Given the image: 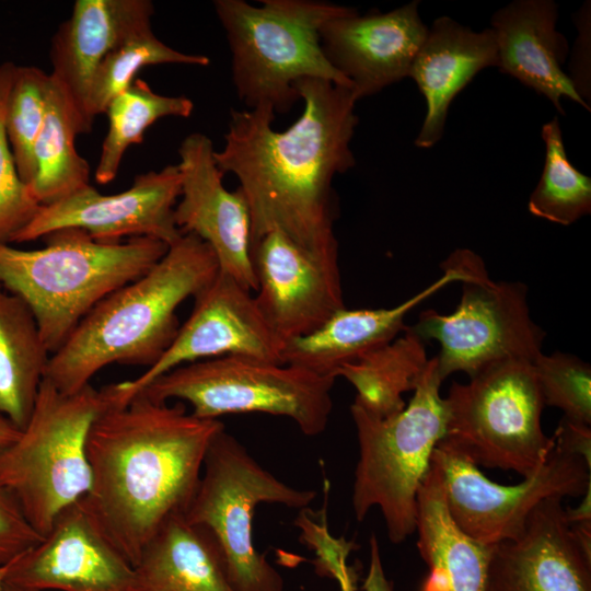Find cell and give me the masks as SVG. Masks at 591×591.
<instances>
[{
	"mask_svg": "<svg viewBox=\"0 0 591 591\" xmlns=\"http://www.w3.org/2000/svg\"><path fill=\"white\" fill-rule=\"evenodd\" d=\"M179 195L177 164L139 174L119 194L104 195L89 184L58 201L40 206L11 243L30 242L60 229L74 228L105 243L151 237L170 245L183 234L174 220Z\"/></svg>",
	"mask_w": 591,
	"mask_h": 591,
	"instance_id": "cell-14",
	"label": "cell"
},
{
	"mask_svg": "<svg viewBox=\"0 0 591 591\" xmlns=\"http://www.w3.org/2000/svg\"><path fill=\"white\" fill-rule=\"evenodd\" d=\"M5 582L32 591H134L135 568L78 501L10 561Z\"/></svg>",
	"mask_w": 591,
	"mask_h": 591,
	"instance_id": "cell-17",
	"label": "cell"
},
{
	"mask_svg": "<svg viewBox=\"0 0 591 591\" xmlns=\"http://www.w3.org/2000/svg\"><path fill=\"white\" fill-rule=\"evenodd\" d=\"M162 63L206 67L210 59L205 55L178 51L147 27L115 47L97 67L88 97L91 117L105 113L111 101L134 82L140 69Z\"/></svg>",
	"mask_w": 591,
	"mask_h": 591,
	"instance_id": "cell-31",
	"label": "cell"
},
{
	"mask_svg": "<svg viewBox=\"0 0 591 591\" xmlns=\"http://www.w3.org/2000/svg\"><path fill=\"white\" fill-rule=\"evenodd\" d=\"M418 7L415 0L385 13L366 15L355 9L321 27L326 59L350 82L358 101L408 77L428 33Z\"/></svg>",
	"mask_w": 591,
	"mask_h": 591,
	"instance_id": "cell-18",
	"label": "cell"
},
{
	"mask_svg": "<svg viewBox=\"0 0 591 591\" xmlns=\"http://www.w3.org/2000/svg\"><path fill=\"white\" fill-rule=\"evenodd\" d=\"M50 354L27 304L0 285V417L22 430Z\"/></svg>",
	"mask_w": 591,
	"mask_h": 591,
	"instance_id": "cell-26",
	"label": "cell"
},
{
	"mask_svg": "<svg viewBox=\"0 0 591 591\" xmlns=\"http://www.w3.org/2000/svg\"><path fill=\"white\" fill-rule=\"evenodd\" d=\"M80 134L85 130L79 117L50 78L46 117L34 148L36 174L28 186L40 206L90 184L88 161L76 149Z\"/></svg>",
	"mask_w": 591,
	"mask_h": 591,
	"instance_id": "cell-28",
	"label": "cell"
},
{
	"mask_svg": "<svg viewBox=\"0 0 591 591\" xmlns=\"http://www.w3.org/2000/svg\"><path fill=\"white\" fill-rule=\"evenodd\" d=\"M441 269L443 275L439 279L393 308L336 311L315 331L285 341L282 363L336 379L345 366L396 338L406 328V315L420 302L464 278L450 257L441 263Z\"/></svg>",
	"mask_w": 591,
	"mask_h": 591,
	"instance_id": "cell-21",
	"label": "cell"
},
{
	"mask_svg": "<svg viewBox=\"0 0 591 591\" xmlns=\"http://www.w3.org/2000/svg\"><path fill=\"white\" fill-rule=\"evenodd\" d=\"M315 497L314 490L294 488L275 477L224 428L207 450L184 517L212 534L235 591H283L280 573L254 546V510L262 502L305 508Z\"/></svg>",
	"mask_w": 591,
	"mask_h": 591,
	"instance_id": "cell-8",
	"label": "cell"
},
{
	"mask_svg": "<svg viewBox=\"0 0 591 591\" xmlns=\"http://www.w3.org/2000/svg\"><path fill=\"white\" fill-rule=\"evenodd\" d=\"M20 432L21 430L15 428L9 420L0 417V449L12 443Z\"/></svg>",
	"mask_w": 591,
	"mask_h": 591,
	"instance_id": "cell-39",
	"label": "cell"
},
{
	"mask_svg": "<svg viewBox=\"0 0 591 591\" xmlns=\"http://www.w3.org/2000/svg\"><path fill=\"white\" fill-rule=\"evenodd\" d=\"M436 358L428 360L399 413L375 417L351 404L359 459L352 508L358 521L378 507L394 544L416 531L417 496L434 448L445 434L448 408Z\"/></svg>",
	"mask_w": 591,
	"mask_h": 591,
	"instance_id": "cell-6",
	"label": "cell"
},
{
	"mask_svg": "<svg viewBox=\"0 0 591 591\" xmlns=\"http://www.w3.org/2000/svg\"><path fill=\"white\" fill-rule=\"evenodd\" d=\"M533 368L545 406L557 407L567 420L591 426V367L579 357L541 352Z\"/></svg>",
	"mask_w": 591,
	"mask_h": 591,
	"instance_id": "cell-33",
	"label": "cell"
},
{
	"mask_svg": "<svg viewBox=\"0 0 591 591\" xmlns=\"http://www.w3.org/2000/svg\"><path fill=\"white\" fill-rule=\"evenodd\" d=\"M488 67H498L493 28L476 32L449 16L434 20L408 72L427 105L417 148L429 149L441 139L453 99Z\"/></svg>",
	"mask_w": 591,
	"mask_h": 591,
	"instance_id": "cell-23",
	"label": "cell"
},
{
	"mask_svg": "<svg viewBox=\"0 0 591 591\" xmlns=\"http://www.w3.org/2000/svg\"><path fill=\"white\" fill-rule=\"evenodd\" d=\"M50 77L34 66H16L4 107V128L21 179L36 174L34 148L45 121Z\"/></svg>",
	"mask_w": 591,
	"mask_h": 591,
	"instance_id": "cell-32",
	"label": "cell"
},
{
	"mask_svg": "<svg viewBox=\"0 0 591 591\" xmlns=\"http://www.w3.org/2000/svg\"><path fill=\"white\" fill-rule=\"evenodd\" d=\"M542 139L546 148L544 167L528 209L534 217L570 225L591 213V178L569 161L557 117L542 126Z\"/></svg>",
	"mask_w": 591,
	"mask_h": 591,
	"instance_id": "cell-30",
	"label": "cell"
},
{
	"mask_svg": "<svg viewBox=\"0 0 591 591\" xmlns=\"http://www.w3.org/2000/svg\"><path fill=\"white\" fill-rule=\"evenodd\" d=\"M256 304L282 341L318 328L344 309L339 264L323 262L273 230L251 245Z\"/></svg>",
	"mask_w": 591,
	"mask_h": 591,
	"instance_id": "cell-16",
	"label": "cell"
},
{
	"mask_svg": "<svg viewBox=\"0 0 591 591\" xmlns=\"http://www.w3.org/2000/svg\"><path fill=\"white\" fill-rule=\"evenodd\" d=\"M4 591H32V590H26V589L15 587V586H12V584H9V583L5 582Z\"/></svg>",
	"mask_w": 591,
	"mask_h": 591,
	"instance_id": "cell-41",
	"label": "cell"
},
{
	"mask_svg": "<svg viewBox=\"0 0 591 591\" xmlns=\"http://www.w3.org/2000/svg\"><path fill=\"white\" fill-rule=\"evenodd\" d=\"M219 419L196 417L182 402L142 393L105 407L86 438L91 487L79 500L109 543L135 566L150 538L184 513L200 479Z\"/></svg>",
	"mask_w": 591,
	"mask_h": 591,
	"instance_id": "cell-2",
	"label": "cell"
},
{
	"mask_svg": "<svg viewBox=\"0 0 591 591\" xmlns=\"http://www.w3.org/2000/svg\"><path fill=\"white\" fill-rule=\"evenodd\" d=\"M370 563L363 582V591H394L392 582L386 578L381 561L379 542L375 535L370 541Z\"/></svg>",
	"mask_w": 591,
	"mask_h": 591,
	"instance_id": "cell-38",
	"label": "cell"
},
{
	"mask_svg": "<svg viewBox=\"0 0 591 591\" xmlns=\"http://www.w3.org/2000/svg\"><path fill=\"white\" fill-rule=\"evenodd\" d=\"M334 382L290 364L228 355L179 366L139 393L155 402L188 403L190 413L204 419L239 413L283 416L314 437L327 426Z\"/></svg>",
	"mask_w": 591,
	"mask_h": 591,
	"instance_id": "cell-10",
	"label": "cell"
},
{
	"mask_svg": "<svg viewBox=\"0 0 591 591\" xmlns=\"http://www.w3.org/2000/svg\"><path fill=\"white\" fill-rule=\"evenodd\" d=\"M193 109L190 99L158 94L144 80L136 78L105 111L108 129L95 169V181L99 184L112 182L126 150L141 143L146 130L157 120L169 116L187 118Z\"/></svg>",
	"mask_w": 591,
	"mask_h": 591,
	"instance_id": "cell-29",
	"label": "cell"
},
{
	"mask_svg": "<svg viewBox=\"0 0 591 591\" xmlns=\"http://www.w3.org/2000/svg\"><path fill=\"white\" fill-rule=\"evenodd\" d=\"M10 563L0 564V591H4L5 579L9 572Z\"/></svg>",
	"mask_w": 591,
	"mask_h": 591,
	"instance_id": "cell-40",
	"label": "cell"
},
{
	"mask_svg": "<svg viewBox=\"0 0 591 591\" xmlns=\"http://www.w3.org/2000/svg\"><path fill=\"white\" fill-rule=\"evenodd\" d=\"M486 591H591V551L571 530L563 498L541 502L518 538L493 546Z\"/></svg>",
	"mask_w": 591,
	"mask_h": 591,
	"instance_id": "cell-19",
	"label": "cell"
},
{
	"mask_svg": "<svg viewBox=\"0 0 591 591\" xmlns=\"http://www.w3.org/2000/svg\"><path fill=\"white\" fill-rule=\"evenodd\" d=\"M194 308L159 360L132 380L100 389L107 407L126 405L162 374L186 363L228 355L282 363L283 343L263 317L252 291L218 273L194 297Z\"/></svg>",
	"mask_w": 591,
	"mask_h": 591,
	"instance_id": "cell-13",
	"label": "cell"
},
{
	"mask_svg": "<svg viewBox=\"0 0 591 591\" xmlns=\"http://www.w3.org/2000/svg\"><path fill=\"white\" fill-rule=\"evenodd\" d=\"M296 90L303 111L283 131L273 128L270 106L231 109L224 146L213 159L223 175L239 179L251 245L278 230L314 257L338 264L333 179L356 164L350 142L358 100L351 89L321 79H302Z\"/></svg>",
	"mask_w": 591,
	"mask_h": 591,
	"instance_id": "cell-1",
	"label": "cell"
},
{
	"mask_svg": "<svg viewBox=\"0 0 591 591\" xmlns=\"http://www.w3.org/2000/svg\"><path fill=\"white\" fill-rule=\"evenodd\" d=\"M392 341L345 366V378L357 394L352 404L386 418L403 410V394L413 391L429 358L422 341L409 326Z\"/></svg>",
	"mask_w": 591,
	"mask_h": 591,
	"instance_id": "cell-27",
	"label": "cell"
},
{
	"mask_svg": "<svg viewBox=\"0 0 591 591\" xmlns=\"http://www.w3.org/2000/svg\"><path fill=\"white\" fill-rule=\"evenodd\" d=\"M43 239L37 250L0 243V285L31 309L50 355L100 301L146 274L169 248L151 237L100 242L74 228Z\"/></svg>",
	"mask_w": 591,
	"mask_h": 591,
	"instance_id": "cell-4",
	"label": "cell"
},
{
	"mask_svg": "<svg viewBox=\"0 0 591 591\" xmlns=\"http://www.w3.org/2000/svg\"><path fill=\"white\" fill-rule=\"evenodd\" d=\"M104 405L91 384L65 394L44 379L27 425L0 449V486L40 536L91 487L86 438Z\"/></svg>",
	"mask_w": 591,
	"mask_h": 591,
	"instance_id": "cell-7",
	"label": "cell"
},
{
	"mask_svg": "<svg viewBox=\"0 0 591 591\" xmlns=\"http://www.w3.org/2000/svg\"><path fill=\"white\" fill-rule=\"evenodd\" d=\"M134 591H235L212 534L171 515L142 549Z\"/></svg>",
	"mask_w": 591,
	"mask_h": 591,
	"instance_id": "cell-25",
	"label": "cell"
},
{
	"mask_svg": "<svg viewBox=\"0 0 591 591\" xmlns=\"http://www.w3.org/2000/svg\"><path fill=\"white\" fill-rule=\"evenodd\" d=\"M442 439L477 466L525 477L547 460L555 440L544 433L545 407L532 361L507 360L453 382Z\"/></svg>",
	"mask_w": 591,
	"mask_h": 591,
	"instance_id": "cell-9",
	"label": "cell"
},
{
	"mask_svg": "<svg viewBox=\"0 0 591 591\" xmlns=\"http://www.w3.org/2000/svg\"><path fill=\"white\" fill-rule=\"evenodd\" d=\"M557 19L553 0H517L499 9L490 27L496 36L498 69L546 96L561 114L564 97L590 111L561 69L568 43L556 30Z\"/></svg>",
	"mask_w": 591,
	"mask_h": 591,
	"instance_id": "cell-22",
	"label": "cell"
},
{
	"mask_svg": "<svg viewBox=\"0 0 591 591\" xmlns=\"http://www.w3.org/2000/svg\"><path fill=\"white\" fill-rule=\"evenodd\" d=\"M431 460L441 472L451 518L466 535L485 545L518 538L544 500L580 497L591 489V465L556 442L545 463L517 485H500L487 478L477 465L442 440Z\"/></svg>",
	"mask_w": 591,
	"mask_h": 591,
	"instance_id": "cell-12",
	"label": "cell"
},
{
	"mask_svg": "<svg viewBox=\"0 0 591 591\" xmlns=\"http://www.w3.org/2000/svg\"><path fill=\"white\" fill-rule=\"evenodd\" d=\"M153 13L149 0H77L70 18L53 36L49 76L70 102L85 134L94 121L88 97L97 67L124 40L151 27Z\"/></svg>",
	"mask_w": 591,
	"mask_h": 591,
	"instance_id": "cell-20",
	"label": "cell"
},
{
	"mask_svg": "<svg viewBox=\"0 0 591 591\" xmlns=\"http://www.w3.org/2000/svg\"><path fill=\"white\" fill-rule=\"evenodd\" d=\"M417 548L429 568L420 591H486L493 546L466 535L444 500L438 465L431 460L417 496Z\"/></svg>",
	"mask_w": 591,
	"mask_h": 591,
	"instance_id": "cell-24",
	"label": "cell"
},
{
	"mask_svg": "<svg viewBox=\"0 0 591 591\" xmlns=\"http://www.w3.org/2000/svg\"><path fill=\"white\" fill-rule=\"evenodd\" d=\"M553 437L558 445L591 465V426L575 424L563 417Z\"/></svg>",
	"mask_w": 591,
	"mask_h": 591,
	"instance_id": "cell-37",
	"label": "cell"
},
{
	"mask_svg": "<svg viewBox=\"0 0 591 591\" xmlns=\"http://www.w3.org/2000/svg\"><path fill=\"white\" fill-rule=\"evenodd\" d=\"M16 65H0V243L11 244L40 205L20 177L4 128V107Z\"/></svg>",
	"mask_w": 591,
	"mask_h": 591,
	"instance_id": "cell-34",
	"label": "cell"
},
{
	"mask_svg": "<svg viewBox=\"0 0 591 591\" xmlns=\"http://www.w3.org/2000/svg\"><path fill=\"white\" fill-rule=\"evenodd\" d=\"M218 273L208 244L183 233L146 274L113 291L81 320L50 355L44 379L73 394L109 364L150 368L178 332L177 308Z\"/></svg>",
	"mask_w": 591,
	"mask_h": 591,
	"instance_id": "cell-3",
	"label": "cell"
},
{
	"mask_svg": "<svg viewBox=\"0 0 591 591\" xmlns=\"http://www.w3.org/2000/svg\"><path fill=\"white\" fill-rule=\"evenodd\" d=\"M231 51L232 81L247 108L289 112L299 101L296 84L321 79L351 89L326 59L320 31L354 8L313 0L213 1Z\"/></svg>",
	"mask_w": 591,
	"mask_h": 591,
	"instance_id": "cell-5",
	"label": "cell"
},
{
	"mask_svg": "<svg viewBox=\"0 0 591 591\" xmlns=\"http://www.w3.org/2000/svg\"><path fill=\"white\" fill-rule=\"evenodd\" d=\"M42 538L14 498L0 486V564L10 563Z\"/></svg>",
	"mask_w": 591,
	"mask_h": 591,
	"instance_id": "cell-35",
	"label": "cell"
},
{
	"mask_svg": "<svg viewBox=\"0 0 591 591\" xmlns=\"http://www.w3.org/2000/svg\"><path fill=\"white\" fill-rule=\"evenodd\" d=\"M213 152L212 141L201 132H193L182 141L175 224L182 233H192L208 244L220 273L256 291L248 206L239 189L230 192L223 186Z\"/></svg>",
	"mask_w": 591,
	"mask_h": 591,
	"instance_id": "cell-15",
	"label": "cell"
},
{
	"mask_svg": "<svg viewBox=\"0 0 591 591\" xmlns=\"http://www.w3.org/2000/svg\"><path fill=\"white\" fill-rule=\"evenodd\" d=\"M579 35L576 39L569 79L588 104L590 101V2H586L576 21Z\"/></svg>",
	"mask_w": 591,
	"mask_h": 591,
	"instance_id": "cell-36",
	"label": "cell"
},
{
	"mask_svg": "<svg viewBox=\"0 0 591 591\" xmlns=\"http://www.w3.org/2000/svg\"><path fill=\"white\" fill-rule=\"evenodd\" d=\"M452 258L464 273L461 299L450 314L422 311L409 326L422 340H436L442 382L452 373L468 378L498 362L532 361L541 354L545 332L531 317L528 288L519 281H494L483 258L457 248Z\"/></svg>",
	"mask_w": 591,
	"mask_h": 591,
	"instance_id": "cell-11",
	"label": "cell"
}]
</instances>
